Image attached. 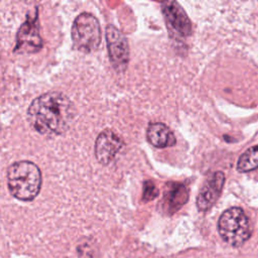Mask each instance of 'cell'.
Wrapping results in <instances>:
<instances>
[{"label": "cell", "mask_w": 258, "mask_h": 258, "mask_svg": "<svg viewBox=\"0 0 258 258\" xmlns=\"http://www.w3.org/2000/svg\"><path fill=\"white\" fill-rule=\"evenodd\" d=\"M77 115L73 102L62 93L50 92L35 98L27 110L31 127L43 135H58L69 129Z\"/></svg>", "instance_id": "cell-1"}, {"label": "cell", "mask_w": 258, "mask_h": 258, "mask_svg": "<svg viewBox=\"0 0 258 258\" xmlns=\"http://www.w3.org/2000/svg\"><path fill=\"white\" fill-rule=\"evenodd\" d=\"M7 183L13 197L21 201H31L40 190V170L30 161L14 162L7 170Z\"/></svg>", "instance_id": "cell-2"}, {"label": "cell", "mask_w": 258, "mask_h": 258, "mask_svg": "<svg viewBox=\"0 0 258 258\" xmlns=\"http://www.w3.org/2000/svg\"><path fill=\"white\" fill-rule=\"evenodd\" d=\"M218 230L222 239L234 247L243 245L251 236L252 228L244 211L240 208H230L220 217Z\"/></svg>", "instance_id": "cell-3"}, {"label": "cell", "mask_w": 258, "mask_h": 258, "mask_svg": "<svg viewBox=\"0 0 258 258\" xmlns=\"http://www.w3.org/2000/svg\"><path fill=\"white\" fill-rule=\"evenodd\" d=\"M101 26L98 19L90 13H82L75 19L72 26L74 46L83 52H92L101 43Z\"/></svg>", "instance_id": "cell-4"}, {"label": "cell", "mask_w": 258, "mask_h": 258, "mask_svg": "<svg viewBox=\"0 0 258 258\" xmlns=\"http://www.w3.org/2000/svg\"><path fill=\"white\" fill-rule=\"evenodd\" d=\"M106 41L112 66L117 72H124L129 61V46L126 37L115 26L108 25Z\"/></svg>", "instance_id": "cell-5"}, {"label": "cell", "mask_w": 258, "mask_h": 258, "mask_svg": "<svg viewBox=\"0 0 258 258\" xmlns=\"http://www.w3.org/2000/svg\"><path fill=\"white\" fill-rule=\"evenodd\" d=\"M42 46V40L39 35L37 14L28 18L19 28L16 37V46L14 51L34 53Z\"/></svg>", "instance_id": "cell-6"}, {"label": "cell", "mask_w": 258, "mask_h": 258, "mask_svg": "<svg viewBox=\"0 0 258 258\" xmlns=\"http://www.w3.org/2000/svg\"><path fill=\"white\" fill-rule=\"evenodd\" d=\"M123 146V141L113 130H103L95 142V155L101 164L110 163Z\"/></svg>", "instance_id": "cell-7"}, {"label": "cell", "mask_w": 258, "mask_h": 258, "mask_svg": "<svg viewBox=\"0 0 258 258\" xmlns=\"http://www.w3.org/2000/svg\"><path fill=\"white\" fill-rule=\"evenodd\" d=\"M225 175L222 171L213 173L204 183L197 198V206L200 211H208L216 203L222 191Z\"/></svg>", "instance_id": "cell-8"}, {"label": "cell", "mask_w": 258, "mask_h": 258, "mask_svg": "<svg viewBox=\"0 0 258 258\" xmlns=\"http://www.w3.org/2000/svg\"><path fill=\"white\" fill-rule=\"evenodd\" d=\"M163 12L170 26L178 33L186 35L190 32V22L179 5L173 0H167L163 4Z\"/></svg>", "instance_id": "cell-9"}, {"label": "cell", "mask_w": 258, "mask_h": 258, "mask_svg": "<svg viewBox=\"0 0 258 258\" xmlns=\"http://www.w3.org/2000/svg\"><path fill=\"white\" fill-rule=\"evenodd\" d=\"M146 137L150 144L158 148L169 147L175 144V137L172 131L163 123L156 122L148 126Z\"/></svg>", "instance_id": "cell-10"}, {"label": "cell", "mask_w": 258, "mask_h": 258, "mask_svg": "<svg viewBox=\"0 0 258 258\" xmlns=\"http://www.w3.org/2000/svg\"><path fill=\"white\" fill-rule=\"evenodd\" d=\"M187 199L186 189L182 184L168 183L164 191V202L169 210H177Z\"/></svg>", "instance_id": "cell-11"}, {"label": "cell", "mask_w": 258, "mask_h": 258, "mask_svg": "<svg viewBox=\"0 0 258 258\" xmlns=\"http://www.w3.org/2000/svg\"><path fill=\"white\" fill-rule=\"evenodd\" d=\"M258 168V145L247 149L237 162V169L240 172H247Z\"/></svg>", "instance_id": "cell-12"}, {"label": "cell", "mask_w": 258, "mask_h": 258, "mask_svg": "<svg viewBox=\"0 0 258 258\" xmlns=\"http://www.w3.org/2000/svg\"><path fill=\"white\" fill-rule=\"evenodd\" d=\"M158 195V190L156 188V186L154 185V183H152L151 181H146L144 183V190H143V199L145 201H150L153 200L157 197Z\"/></svg>", "instance_id": "cell-13"}]
</instances>
